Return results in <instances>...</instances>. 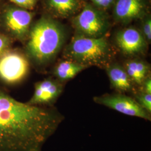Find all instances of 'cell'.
I'll return each mask as SVG.
<instances>
[{
    "instance_id": "1",
    "label": "cell",
    "mask_w": 151,
    "mask_h": 151,
    "mask_svg": "<svg viewBox=\"0 0 151 151\" xmlns=\"http://www.w3.org/2000/svg\"><path fill=\"white\" fill-rule=\"evenodd\" d=\"M64 119L55 108L19 101L0 87V151H42Z\"/></svg>"
},
{
    "instance_id": "2",
    "label": "cell",
    "mask_w": 151,
    "mask_h": 151,
    "mask_svg": "<svg viewBox=\"0 0 151 151\" xmlns=\"http://www.w3.org/2000/svg\"><path fill=\"white\" fill-rule=\"evenodd\" d=\"M29 31L27 57L37 67L43 68L55 59L63 47L66 38L64 28L54 19L43 17Z\"/></svg>"
},
{
    "instance_id": "3",
    "label": "cell",
    "mask_w": 151,
    "mask_h": 151,
    "mask_svg": "<svg viewBox=\"0 0 151 151\" xmlns=\"http://www.w3.org/2000/svg\"><path fill=\"white\" fill-rule=\"evenodd\" d=\"M115 51L105 37L93 38L76 34L65 46L63 57L80 65L105 69L113 62Z\"/></svg>"
},
{
    "instance_id": "4",
    "label": "cell",
    "mask_w": 151,
    "mask_h": 151,
    "mask_svg": "<svg viewBox=\"0 0 151 151\" xmlns=\"http://www.w3.org/2000/svg\"><path fill=\"white\" fill-rule=\"evenodd\" d=\"M76 34L88 38L105 37L109 28L107 16L102 10L87 5L72 20Z\"/></svg>"
},
{
    "instance_id": "5",
    "label": "cell",
    "mask_w": 151,
    "mask_h": 151,
    "mask_svg": "<svg viewBox=\"0 0 151 151\" xmlns=\"http://www.w3.org/2000/svg\"><path fill=\"white\" fill-rule=\"evenodd\" d=\"M93 100L97 104L105 106L120 113L148 121L151 120V114L142 108L134 98L125 93L118 92L106 93L93 97Z\"/></svg>"
},
{
    "instance_id": "6",
    "label": "cell",
    "mask_w": 151,
    "mask_h": 151,
    "mask_svg": "<svg viewBox=\"0 0 151 151\" xmlns=\"http://www.w3.org/2000/svg\"><path fill=\"white\" fill-rule=\"evenodd\" d=\"M29 70L28 58L20 52L7 50L0 57V79L8 84L22 81Z\"/></svg>"
},
{
    "instance_id": "7",
    "label": "cell",
    "mask_w": 151,
    "mask_h": 151,
    "mask_svg": "<svg viewBox=\"0 0 151 151\" xmlns=\"http://www.w3.org/2000/svg\"><path fill=\"white\" fill-rule=\"evenodd\" d=\"M115 43L121 53L129 57H139L146 53L148 43L139 30L128 27L117 32Z\"/></svg>"
},
{
    "instance_id": "8",
    "label": "cell",
    "mask_w": 151,
    "mask_h": 151,
    "mask_svg": "<svg viewBox=\"0 0 151 151\" xmlns=\"http://www.w3.org/2000/svg\"><path fill=\"white\" fill-rule=\"evenodd\" d=\"M64 90V83L48 77L35 84V90L27 102L32 105L52 106Z\"/></svg>"
},
{
    "instance_id": "9",
    "label": "cell",
    "mask_w": 151,
    "mask_h": 151,
    "mask_svg": "<svg viewBox=\"0 0 151 151\" xmlns=\"http://www.w3.org/2000/svg\"><path fill=\"white\" fill-rule=\"evenodd\" d=\"M32 19V15L30 12L14 7L7 9L4 15L6 27L19 39H24L29 34Z\"/></svg>"
},
{
    "instance_id": "10",
    "label": "cell",
    "mask_w": 151,
    "mask_h": 151,
    "mask_svg": "<svg viewBox=\"0 0 151 151\" xmlns=\"http://www.w3.org/2000/svg\"><path fill=\"white\" fill-rule=\"evenodd\" d=\"M147 10L146 0H116L113 14L117 22L124 24L143 17Z\"/></svg>"
},
{
    "instance_id": "11",
    "label": "cell",
    "mask_w": 151,
    "mask_h": 151,
    "mask_svg": "<svg viewBox=\"0 0 151 151\" xmlns=\"http://www.w3.org/2000/svg\"><path fill=\"white\" fill-rule=\"evenodd\" d=\"M105 70L110 81V86L116 92L133 94L137 91V87L130 80L123 65L113 62Z\"/></svg>"
},
{
    "instance_id": "12",
    "label": "cell",
    "mask_w": 151,
    "mask_h": 151,
    "mask_svg": "<svg viewBox=\"0 0 151 151\" xmlns=\"http://www.w3.org/2000/svg\"><path fill=\"white\" fill-rule=\"evenodd\" d=\"M123 67L136 87H139L143 81L150 76V65L147 62L139 58L126 60Z\"/></svg>"
},
{
    "instance_id": "13",
    "label": "cell",
    "mask_w": 151,
    "mask_h": 151,
    "mask_svg": "<svg viewBox=\"0 0 151 151\" xmlns=\"http://www.w3.org/2000/svg\"><path fill=\"white\" fill-rule=\"evenodd\" d=\"M87 68L85 65L70 60H65L60 61L55 65L53 71V75L55 78L62 83H65L73 79Z\"/></svg>"
},
{
    "instance_id": "14",
    "label": "cell",
    "mask_w": 151,
    "mask_h": 151,
    "mask_svg": "<svg viewBox=\"0 0 151 151\" xmlns=\"http://www.w3.org/2000/svg\"><path fill=\"white\" fill-rule=\"evenodd\" d=\"M48 5L55 14L63 18L72 15L80 7L78 0H48Z\"/></svg>"
},
{
    "instance_id": "15",
    "label": "cell",
    "mask_w": 151,
    "mask_h": 151,
    "mask_svg": "<svg viewBox=\"0 0 151 151\" xmlns=\"http://www.w3.org/2000/svg\"><path fill=\"white\" fill-rule=\"evenodd\" d=\"M133 95L134 100L140 106L151 114V94L137 90Z\"/></svg>"
},
{
    "instance_id": "16",
    "label": "cell",
    "mask_w": 151,
    "mask_h": 151,
    "mask_svg": "<svg viewBox=\"0 0 151 151\" xmlns=\"http://www.w3.org/2000/svg\"><path fill=\"white\" fill-rule=\"evenodd\" d=\"M142 24V34L146 39L148 44L151 43V18L150 15H145L143 17Z\"/></svg>"
},
{
    "instance_id": "17",
    "label": "cell",
    "mask_w": 151,
    "mask_h": 151,
    "mask_svg": "<svg viewBox=\"0 0 151 151\" xmlns=\"http://www.w3.org/2000/svg\"><path fill=\"white\" fill-rule=\"evenodd\" d=\"M95 7L100 10H105L111 7L115 0H90Z\"/></svg>"
},
{
    "instance_id": "18",
    "label": "cell",
    "mask_w": 151,
    "mask_h": 151,
    "mask_svg": "<svg viewBox=\"0 0 151 151\" xmlns=\"http://www.w3.org/2000/svg\"><path fill=\"white\" fill-rule=\"evenodd\" d=\"M11 2L19 7L26 9H32L36 5L38 0H10Z\"/></svg>"
},
{
    "instance_id": "19",
    "label": "cell",
    "mask_w": 151,
    "mask_h": 151,
    "mask_svg": "<svg viewBox=\"0 0 151 151\" xmlns=\"http://www.w3.org/2000/svg\"><path fill=\"white\" fill-rule=\"evenodd\" d=\"M10 44V39L3 35H0V57L8 50Z\"/></svg>"
},
{
    "instance_id": "20",
    "label": "cell",
    "mask_w": 151,
    "mask_h": 151,
    "mask_svg": "<svg viewBox=\"0 0 151 151\" xmlns=\"http://www.w3.org/2000/svg\"><path fill=\"white\" fill-rule=\"evenodd\" d=\"M139 90L147 93L151 94V76L147 77L139 87Z\"/></svg>"
}]
</instances>
